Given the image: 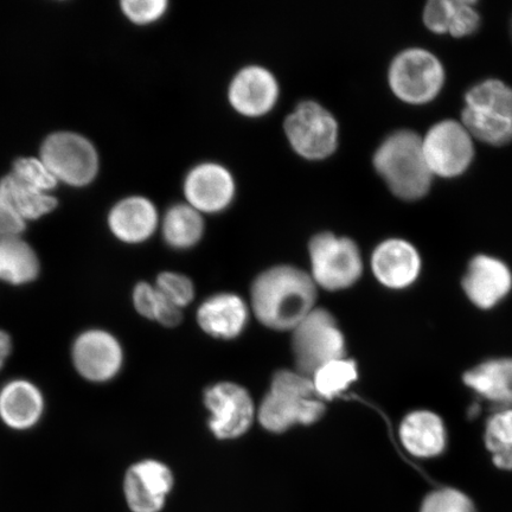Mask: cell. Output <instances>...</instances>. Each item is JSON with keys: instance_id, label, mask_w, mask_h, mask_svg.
<instances>
[{"instance_id": "37", "label": "cell", "mask_w": 512, "mask_h": 512, "mask_svg": "<svg viewBox=\"0 0 512 512\" xmlns=\"http://www.w3.org/2000/svg\"><path fill=\"white\" fill-rule=\"evenodd\" d=\"M12 350L11 338L5 331L0 330V370L3 369Z\"/></svg>"}, {"instance_id": "11", "label": "cell", "mask_w": 512, "mask_h": 512, "mask_svg": "<svg viewBox=\"0 0 512 512\" xmlns=\"http://www.w3.org/2000/svg\"><path fill=\"white\" fill-rule=\"evenodd\" d=\"M185 203L202 215H215L229 208L236 195L235 178L226 166L206 162L192 168L184 178Z\"/></svg>"}, {"instance_id": "12", "label": "cell", "mask_w": 512, "mask_h": 512, "mask_svg": "<svg viewBox=\"0 0 512 512\" xmlns=\"http://www.w3.org/2000/svg\"><path fill=\"white\" fill-rule=\"evenodd\" d=\"M72 358L83 379L105 383L113 380L123 368L124 350L110 332L93 329L75 339Z\"/></svg>"}, {"instance_id": "22", "label": "cell", "mask_w": 512, "mask_h": 512, "mask_svg": "<svg viewBox=\"0 0 512 512\" xmlns=\"http://www.w3.org/2000/svg\"><path fill=\"white\" fill-rule=\"evenodd\" d=\"M40 274V260L29 243L21 238L0 239V281L22 286Z\"/></svg>"}, {"instance_id": "32", "label": "cell", "mask_w": 512, "mask_h": 512, "mask_svg": "<svg viewBox=\"0 0 512 512\" xmlns=\"http://www.w3.org/2000/svg\"><path fill=\"white\" fill-rule=\"evenodd\" d=\"M480 25L479 12L475 2L452 0V17L448 35L463 38L475 34Z\"/></svg>"}, {"instance_id": "24", "label": "cell", "mask_w": 512, "mask_h": 512, "mask_svg": "<svg viewBox=\"0 0 512 512\" xmlns=\"http://www.w3.org/2000/svg\"><path fill=\"white\" fill-rule=\"evenodd\" d=\"M0 191L25 222L38 220L57 206L56 198L48 192L29 187L12 174L0 179Z\"/></svg>"}, {"instance_id": "18", "label": "cell", "mask_w": 512, "mask_h": 512, "mask_svg": "<svg viewBox=\"0 0 512 512\" xmlns=\"http://www.w3.org/2000/svg\"><path fill=\"white\" fill-rule=\"evenodd\" d=\"M401 444L411 456L430 459L444 453L447 431L443 419L431 411H414L405 416L399 428Z\"/></svg>"}, {"instance_id": "28", "label": "cell", "mask_w": 512, "mask_h": 512, "mask_svg": "<svg viewBox=\"0 0 512 512\" xmlns=\"http://www.w3.org/2000/svg\"><path fill=\"white\" fill-rule=\"evenodd\" d=\"M358 379L356 363L347 358L329 362L311 377L319 400H331L347 390Z\"/></svg>"}, {"instance_id": "8", "label": "cell", "mask_w": 512, "mask_h": 512, "mask_svg": "<svg viewBox=\"0 0 512 512\" xmlns=\"http://www.w3.org/2000/svg\"><path fill=\"white\" fill-rule=\"evenodd\" d=\"M421 145L433 177L462 176L475 158V140L462 121H439L421 137Z\"/></svg>"}, {"instance_id": "1", "label": "cell", "mask_w": 512, "mask_h": 512, "mask_svg": "<svg viewBox=\"0 0 512 512\" xmlns=\"http://www.w3.org/2000/svg\"><path fill=\"white\" fill-rule=\"evenodd\" d=\"M317 286L309 273L280 265L261 273L252 285V310L274 331H292L316 309Z\"/></svg>"}, {"instance_id": "29", "label": "cell", "mask_w": 512, "mask_h": 512, "mask_svg": "<svg viewBox=\"0 0 512 512\" xmlns=\"http://www.w3.org/2000/svg\"><path fill=\"white\" fill-rule=\"evenodd\" d=\"M12 175L29 187L49 192L53 190L57 183L56 177L51 174L48 166L37 158H21L16 160Z\"/></svg>"}, {"instance_id": "27", "label": "cell", "mask_w": 512, "mask_h": 512, "mask_svg": "<svg viewBox=\"0 0 512 512\" xmlns=\"http://www.w3.org/2000/svg\"><path fill=\"white\" fill-rule=\"evenodd\" d=\"M484 439L498 469L512 471V408L498 409L491 416Z\"/></svg>"}, {"instance_id": "13", "label": "cell", "mask_w": 512, "mask_h": 512, "mask_svg": "<svg viewBox=\"0 0 512 512\" xmlns=\"http://www.w3.org/2000/svg\"><path fill=\"white\" fill-rule=\"evenodd\" d=\"M174 475L168 466L146 459L128 469L124 495L132 512H160L174 488Z\"/></svg>"}, {"instance_id": "25", "label": "cell", "mask_w": 512, "mask_h": 512, "mask_svg": "<svg viewBox=\"0 0 512 512\" xmlns=\"http://www.w3.org/2000/svg\"><path fill=\"white\" fill-rule=\"evenodd\" d=\"M460 121L473 140L491 146H504L512 142V118L464 107Z\"/></svg>"}, {"instance_id": "14", "label": "cell", "mask_w": 512, "mask_h": 512, "mask_svg": "<svg viewBox=\"0 0 512 512\" xmlns=\"http://www.w3.org/2000/svg\"><path fill=\"white\" fill-rule=\"evenodd\" d=\"M279 95L277 78L271 70L261 66L242 68L228 88L230 106L247 118H260L272 112Z\"/></svg>"}, {"instance_id": "10", "label": "cell", "mask_w": 512, "mask_h": 512, "mask_svg": "<svg viewBox=\"0 0 512 512\" xmlns=\"http://www.w3.org/2000/svg\"><path fill=\"white\" fill-rule=\"evenodd\" d=\"M204 403L210 412L209 427L220 440L242 437L256 419V408L248 390L233 382H220L209 387Z\"/></svg>"}, {"instance_id": "34", "label": "cell", "mask_w": 512, "mask_h": 512, "mask_svg": "<svg viewBox=\"0 0 512 512\" xmlns=\"http://www.w3.org/2000/svg\"><path fill=\"white\" fill-rule=\"evenodd\" d=\"M452 17V0H431L422 12L425 27L435 35H448Z\"/></svg>"}, {"instance_id": "30", "label": "cell", "mask_w": 512, "mask_h": 512, "mask_svg": "<svg viewBox=\"0 0 512 512\" xmlns=\"http://www.w3.org/2000/svg\"><path fill=\"white\" fill-rule=\"evenodd\" d=\"M157 290L170 303L184 309L195 298V287L192 281L183 274L164 272L158 275Z\"/></svg>"}, {"instance_id": "35", "label": "cell", "mask_w": 512, "mask_h": 512, "mask_svg": "<svg viewBox=\"0 0 512 512\" xmlns=\"http://www.w3.org/2000/svg\"><path fill=\"white\" fill-rule=\"evenodd\" d=\"M162 296L155 285L140 283L133 291V304L140 316L155 320L158 315Z\"/></svg>"}, {"instance_id": "5", "label": "cell", "mask_w": 512, "mask_h": 512, "mask_svg": "<svg viewBox=\"0 0 512 512\" xmlns=\"http://www.w3.org/2000/svg\"><path fill=\"white\" fill-rule=\"evenodd\" d=\"M297 371L311 377L329 362L345 357V338L334 316L316 307L292 330Z\"/></svg>"}, {"instance_id": "31", "label": "cell", "mask_w": 512, "mask_h": 512, "mask_svg": "<svg viewBox=\"0 0 512 512\" xmlns=\"http://www.w3.org/2000/svg\"><path fill=\"white\" fill-rule=\"evenodd\" d=\"M420 512H475V507L464 492L444 488L431 492L422 502Z\"/></svg>"}, {"instance_id": "26", "label": "cell", "mask_w": 512, "mask_h": 512, "mask_svg": "<svg viewBox=\"0 0 512 512\" xmlns=\"http://www.w3.org/2000/svg\"><path fill=\"white\" fill-rule=\"evenodd\" d=\"M465 107L512 118V88L497 79L479 82L465 94Z\"/></svg>"}, {"instance_id": "33", "label": "cell", "mask_w": 512, "mask_h": 512, "mask_svg": "<svg viewBox=\"0 0 512 512\" xmlns=\"http://www.w3.org/2000/svg\"><path fill=\"white\" fill-rule=\"evenodd\" d=\"M169 2L166 0H125L121 9L131 22L147 25L159 21L168 11Z\"/></svg>"}, {"instance_id": "21", "label": "cell", "mask_w": 512, "mask_h": 512, "mask_svg": "<svg viewBox=\"0 0 512 512\" xmlns=\"http://www.w3.org/2000/svg\"><path fill=\"white\" fill-rule=\"evenodd\" d=\"M464 383L498 409L512 408V358L478 364L466 371Z\"/></svg>"}, {"instance_id": "15", "label": "cell", "mask_w": 512, "mask_h": 512, "mask_svg": "<svg viewBox=\"0 0 512 512\" xmlns=\"http://www.w3.org/2000/svg\"><path fill=\"white\" fill-rule=\"evenodd\" d=\"M463 288L473 305L490 310L512 290V272L505 262L495 256L477 255L467 266Z\"/></svg>"}, {"instance_id": "17", "label": "cell", "mask_w": 512, "mask_h": 512, "mask_svg": "<svg viewBox=\"0 0 512 512\" xmlns=\"http://www.w3.org/2000/svg\"><path fill=\"white\" fill-rule=\"evenodd\" d=\"M108 226L118 240L128 245H138L156 233L159 226L158 210L145 197H128L115 204L108 215Z\"/></svg>"}, {"instance_id": "19", "label": "cell", "mask_w": 512, "mask_h": 512, "mask_svg": "<svg viewBox=\"0 0 512 512\" xmlns=\"http://www.w3.org/2000/svg\"><path fill=\"white\" fill-rule=\"evenodd\" d=\"M248 307L241 297L221 293L210 297L197 311V323L207 335L219 339H234L245 330Z\"/></svg>"}, {"instance_id": "2", "label": "cell", "mask_w": 512, "mask_h": 512, "mask_svg": "<svg viewBox=\"0 0 512 512\" xmlns=\"http://www.w3.org/2000/svg\"><path fill=\"white\" fill-rule=\"evenodd\" d=\"M377 174L403 201H418L431 190L433 175L422 152L421 136L396 131L377 147L373 158Z\"/></svg>"}, {"instance_id": "36", "label": "cell", "mask_w": 512, "mask_h": 512, "mask_svg": "<svg viewBox=\"0 0 512 512\" xmlns=\"http://www.w3.org/2000/svg\"><path fill=\"white\" fill-rule=\"evenodd\" d=\"M25 227H27V222L18 215L17 211L6 200L3 192L0 191V239L19 238Z\"/></svg>"}, {"instance_id": "3", "label": "cell", "mask_w": 512, "mask_h": 512, "mask_svg": "<svg viewBox=\"0 0 512 512\" xmlns=\"http://www.w3.org/2000/svg\"><path fill=\"white\" fill-rule=\"evenodd\" d=\"M325 405L316 396L310 377L297 370L275 373L270 393L262 400L256 418L266 431L284 433L296 425L309 426L323 418Z\"/></svg>"}, {"instance_id": "20", "label": "cell", "mask_w": 512, "mask_h": 512, "mask_svg": "<svg viewBox=\"0 0 512 512\" xmlns=\"http://www.w3.org/2000/svg\"><path fill=\"white\" fill-rule=\"evenodd\" d=\"M44 412L41 390L27 380H14L0 390V419L15 431H27L40 422Z\"/></svg>"}, {"instance_id": "16", "label": "cell", "mask_w": 512, "mask_h": 512, "mask_svg": "<svg viewBox=\"0 0 512 512\" xmlns=\"http://www.w3.org/2000/svg\"><path fill=\"white\" fill-rule=\"evenodd\" d=\"M421 256L411 242L403 239L384 240L371 255V271L379 283L390 290H405L418 280Z\"/></svg>"}, {"instance_id": "23", "label": "cell", "mask_w": 512, "mask_h": 512, "mask_svg": "<svg viewBox=\"0 0 512 512\" xmlns=\"http://www.w3.org/2000/svg\"><path fill=\"white\" fill-rule=\"evenodd\" d=\"M203 215L187 203H178L166 211L162 221V233L171 248L189 249L203 238Z\"/></svg>"}, {"instance_id": "6", "label": "cell", "mask_w": 512, "mask_h": 512, "mask_svg": "<svg viewBox=\"0 0 512 512\" xmlns=\"http://www.w3.org/2000/svg\"><path fill=\"white\" fill-rule=\"evenodd\" d=\"M311 278L317 287L337 292L354 286L362 277L363 260L354 241L334 233H320L309 243Z\"/></svg>"}, {"instance_id": "7", "label": "cell", "mask_w": 512, "mask_h": 512, "mask_svg": "<svg viewBox=\"0 0 512 512\" xmlns=\"http://www.w3.org/2000/svg\"><path fill=\"white\" fill-rule=\"evenodd\" d=\"M288 143L298 156L324 160L337 150L339 126L335 115L316 101H303L284 123Z\"/></svg>"}, {"instance_id": "9", "label": "cell", "mask_w": 512, "mask_h": 512, "mask_svg": "<svg viewBox=\"0 0 512 512\" xmlns=\"http://www.w3.org/2000/svg\"><path fill=\"white\" fill-rule=\"evenodd\" d=\"M41 159L57 181L85 187L98 174L99 157L85 137L72 132L51 134L41 147Z\"/></svg>"}, {"instance_id": "4", "label": "cell", "mask_w": 512, "mask_h": 512, "mask_svg": "<svg viewBox=\"0 0 512 512\" xmlns=\"http://www.w3.org/2000/svg\"><path fill=\"white\" fill-rule=\"evenodd\" d=\"M444 64L430 50L409 48L394 57L388 70L390 91L408 105L430 104L444 88Z\"/></svg>"}]
</instances>
